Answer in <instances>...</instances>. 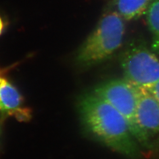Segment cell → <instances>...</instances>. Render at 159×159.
<instances>
[{"instance_id": "cell-8", "label": "cell", "mask_w": 159, "mask_h": 159, "mask_svg": "<svg viewBox=\"0 0 159 159\" xmlns=\"http://www.w3.org/2000/svg\"><path fill=\"white\" fill-rule=\"evenodd\" d=\"M145 14L152 36V48L159 54V0H152Z\"/></svg>"}, {"instance_id": "cell-4", "label": "cell", "mask_w": 159, "mask_h": 159, "mask_svg": "<svg viewBox=\"0 0 159 159\" xmlns=\"http://www.w3.org/2000/svg\"><path fill=\"white\" fill-rule=\"evenodd\" d=\"M121 63L125 79L136 88L150 90L159 80V59L142 44L129 46Z\"/></svg>"}, {"instance_id": "cell-7", "label": "cell", "mask_w": 159, "mask_h": 159, "mask_svg": "<svg viewBox=\"0 0 159 159\" xmlns=\"http://www.w3.org/2000/svg\"><path fill=\"white\" fill-rule=\"evenodd\" d=\"M152 0H114L116 11L127 21L136 20L146 14Z\"/></svg>"}, {"instance_id": "cell-5", "label": "cell", "mask_w": 159, "mask_h": 159, "mask_svg": "<svg viewBox=\"0 0 159 159\" xmlns=\"http://www.w3.org/2000/svg\"><path fill=\"white\" fill-rule=\"evenodd\" d=\"M136 89L139 125L150 139L159 136V102L149 90L142 88Z\"/></svg>"}, {"instance_id": "cell-3", "label": "cell", "mask_w": 159, "mask_h": 159, "mask_svg": "<svg viewBox=\"0 0 159 159\" xmlns=\"http://www.w3.org/2000/svg\"><path fill=\"white\" fill-rule=\"evenodd\" d=\"M93 93L110 103L124 117L138 143L149 146L150 138L137 119V97L134 87L125 79L111 80L97 85Z\"/></svg>"}, {"instance_id": "cell-10", "label": "cell", "mask_w": 159, "mask_h": 159, "mask_svg": "<svg viewBox=\"0 0 159 159\" xmlns=\"http://www.w3.org/2000/svg\"><path fill=\"white\" fill-rule=\"evenodd\" d=\"M2 29H3V23L2 22V20L1 19V18H0V34H1V32H2Z\"/></svg>"}, {"instance_id": "cell-6", "label": "cell", "mask_w": 159, "mask_h": 159, "mask_svg": "<svg viewBox=\"0 0 159 159\" xmlns=\"http://www.w3.org/2000/svg\"><path fill=\"white\" fill-rule=\"evenodd\" d=\"M0 111L21 122L31 119V111L24 105L17 89L0 71Z\"/></svg>"}, {"instance_id": "cell-1", "label": "cell", "mask_w": 159, "mask_h": 159, "mask_svg": "<svg viewBox=\"0 0 159 159\" xmlns=\"http://www.w3.org/2000/svg\"><path fill=\"white\" fill-rule=\"evenodd\" d=\"M79 104L84 125L99 141L127 157L139 155L138 142L125 119L110 103L92 93L81 97Z\"/></svg>"}, {"instance_id": "cell-2", "label": "cell", "mask_w": 159, "mask_h": 159, "mask_svg": "<svg viewBox=\"0 0 159 159\" xmlns=\"http://www.w3.org/2000/svg\"><path fill=\"white\" fill-rule=\"evenodd\" d=\"M125 34L124 19L116 11L106 13L81 46L76 57L80 66L90 67L112 56L121 46Z\"/></svg>"}, {"instance_id": "cell-9", "label": "cell", "mask_w": 159, "mask_h": 159, "mask_svg": "<svg viewBox=\"0 0 159 159\" xmlns=\"http://www.w3.org/2000/svg\"><path fill=\"white\" fill-rule=\"evenodd\" d=\"M155 98L159 102V80L149 90Z\"/></svg>"}]
</instances>
